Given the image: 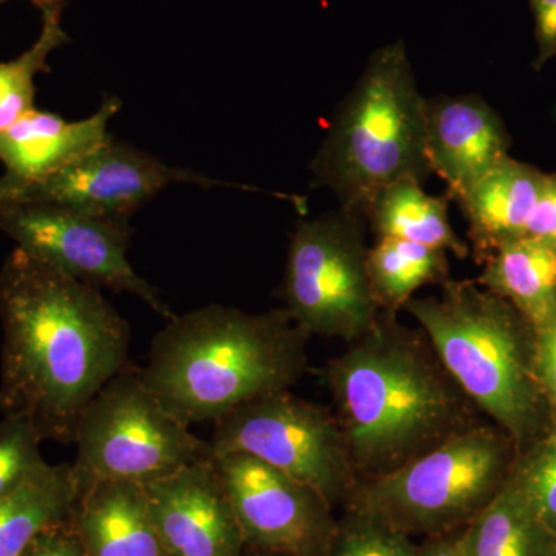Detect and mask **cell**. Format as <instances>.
Wrapping results in <instances>:
<instances>
[{
    "label": "cell",
    "mask_w": 556,
    "mask_h": 556,
    "mask_svg": "<svg viewBox=\"0 0 556 556\" xmlns=\"http://www.w3.org/2000/svg\"><path fill=\"white\" fill-rule=\"evenodd\" d=\"M546 172L510 155L457 195L479 265L497 249L525 239Z\"/></svg>",
    "instance_id": "cell-16"
},
{
    "label": "cell",
    "mask_w": 556,
    "mask_h": 556,
    "mask_svg": "<svg viewBox=\"0 0 556 556\" xmlns=\"http://www.w3.org/2000/svg\"><path fill=\"white\" fill-rule=\"evenodd\" d=\"M457 535L459 532L428 536L419 546V556H464Z\"/></svg>",
    "instance_id": "cell-31"
},
{
    "label": "cell",
    "mask_w": 556,
    "mask_h": 556,
    "mask_svg": "<svg viewBox=\"0 0 556 556\" xmlns=\"http://www.w3.org/2000/svg\"><path fill=\"white\" fill-rule=\"evenodd\" d=\"M511 473L538 517L556 535V428L517 456Z\"/></svg>",
    "instance_id": "cell-26"
},
{
    "label": "cell",
    "mask_w": 556,
    "mask_h": 556,
    "mask_svg": "<svg viewBox=\"0 0 556 556\" xmlns=\"http://www.w3.org/2000/svg\"><path fill=\"white\" fill-rule=\"evenodd\" d=\"M73 444L79 490L100 481L146 485L211 457L208 442L161 405L134 365L84 408Z\"/></svg>",
    "instance_id": "cell-7"
},
{
    "label": "cell",
    "mask_w": 556,
    "mask_h": 556,
    "mask_svg": "<svg viewBox=\"0 0 556 556\" xmlns=\"http://www.w3.org/2000/svg\"><path fill=\"white\" fill-rule=\"evenodd\" d=\"M21 556H86L72 518L40 532Z\"/></svg>",
    "instance_id": "cell-28"
},
{
    "label": "cell",
    "mask_w": 556,
    "mask_h": 556,
    "mask_svg": "<svg viewBox=\"0 0 556 556\" xmlns=\"http://www.w3.org/2000/svg\"><path fill=\"white\" fill-rule=\"evenodd\" d=\"M535 20L536 70L556 56V0H530Z\"/></svg>",
    "instance_id": "cell-30"
},
{
    "label": "cell",
    "mask_w": 556,
    "mask_h": 556,
    "mask_svg": "<svg viewBox=\"0 0 556 556\" xmlns=\"http://www.w3.org/2000/svg\"><path fill=\"white\" fill-rule=\"evenodd\" d=\"M324 556H419V546L386 519L350 506Z\"/></svg>",
    "instance_id": "cell-24"
},
{
    "label": "cell",
    "mask_w": 556,
    "mask_h": 556,
    "mask_svg": "<svg viewBox=\"0 0 556 556\" xmlns=\"http://www.w3.org/2000/svg\"><path fill=\"white\" fill-rule=\"evenodd\" d=\"M517 456L501 428L473 424L390 473L362 479L348 503L409 536L459 532L500 492Z\"/></svg>",
    "instance_id": "cell-6"
},
{
    "label": "cell",
    "mask_w": 556,
    "mask_h": 556,
    "mask_svg": "<svg viewBox=\"0 0 556 556\" xmlns=\"http://www.w3.org/2000/svg\"><path fill=\"white\" fill-rule=\"evenodd\" d=\"M0 232L51 268L97 288L129 292L166 320L175 317L127 258L134 232L129 219L49 203L0 204Z\"/></svg>",
    "instance_id": "cell-10"
},
{
    "label": "cell",
    "mask_w": 556,
    "mask_h": 556,
    "mask_svg": "<svg viewBox=\"0 0 556 556\" xmlns=\"http://www.w3.org/2000/svg\"><path fill=\"white\" fill-rule=\"evenodd\" d=\"M313 182L338 197L340 207L367 215L376 195L401 179L420 185L431 172L426 98L402 40L369 58L340 102L309 166ZM367 218V217H365Z\"/></svg>",
    "instance_id": "cell-5"
},
{
    "label": "cell",
    "mask_w": 556,
    "mask_h": 556,
    "mask_svg": "<svg viewBox=\"0 0 556 556\" xmlns=\"http://www.w3.org/2000/svg\"><path fill=\"white\" fill-rule=\"evenodd\" d=\"M327 368L358 481L378 478L473 426L468 401L422 331L380 313Z\"/></svg>",
    "instance_id": "cell-2"
},
{
    "label": "cell",
    "mask_w": 556,
    "mask_h": 556,
    "mask_svg": "<svg viewBox=\"0 0 556 556\" xmlns=\"http://www.w3.org/2000/svg\"><path fill=\"white\" fill-rule=\"evenodd\" d=\"M427 153L431 172L455 200L508 156L511 138L492 105L478 94L426 98Z\"/></svg>",
    "instance_id": "cell-14"
},
{
    "label": "cell",
    "mask_w": 556,
    "mask_h": 556,
    "mask_svg": "<svg viewBox=\"0 0 556 556\" xmlns=\"http://www.w3.org/2000/svg\"><path fill=\"white\" fill-rule=\"evenodd\" d=\"M174 182L200 188H244L170 166L115 138L64 169L38 181L0 185V204L49 203L101 217L130 219L142 204Z\"/></svg>",
    "instance_id": "cell-11"
},
{
    "label": "cell",
    "mask_w": 556,
    "mask_h": 556,
    "mask_svg": "<svg viewBox=\"0 0 556 556\" xmlns=\"http://www.w3.org/2000/svg\"><path fill=\"white\" fill-rule=\"evenodd\" d=\"M464 556H556V535L538 517L515 475L459 530Z\"/></svg>",
    "instance_id": "cell-19"
},
{
    "label": "cell",
    "mask_w": 556,
    "mask_h": 556,
    "mask_svg": "<svg viewBox=\"0 0 556 556\" xmlns=\"http://www.w3.org/2000/svg\"><path fill=\"white\" fill-rule=\"evenodd\" d=\"M478 283L519 311L532 327L556 316V247L519 239L481 263Z\"/></svg>",
    "instance_id": "cell-18"
},
{
    "label": "cell",
    "mask_w": 556,
    "mask_h": 556,
    "mask_svg": "<svg viewBox=\"0 0 556 556\" xmlns=\"http://www.w3.org/2000/svg\"><path fill=\"white\" fill-rule=\"evenodd\" d=\"M0 412L73 444L80 413L129 367L130 327L101 288L16 248L0 269Z\"/></svg>",
    "instance_id": "cell-1"
},
{
    "label": "cell",
    "mask_w": 556,
    "mask_h": 556,
    "mask_svg": "<svg viewBox=\"0 0 556 556\" xmlns=\"http://www.w3.org/2000/svg\"><path fill=\"white\" fill-rule=\"evenodd\" d=\"M533 329V369L541 393L546 399L552 428H556V316Z\"/></svg>",
    "instance_id": "cell-27"
},
{
    "label": "cell",
    "mask_w": 556,
    "mask_h": 556,
    "mask_svg": "<svg viewBox=\"0 0 556 556\" xmlns=\"http://www.w3.org/2000/svg\"><path fill=\"white\" fill-rule=\"evenodd\" d=\"M36 428L24 417L3 416L0 422V500L27 484L49 463L40 453Z\"/></svg>",
    "instance_id": "cell-25"
},
{
    "label": "cell",
    "mask_w": 556,
    "mask_h": 556,
    "mask_svg": "<svg viewBox=\"0 0 556 556\" xmlns=\"http://www.w3.org/2000/svg\"><path fill=\"white\" fill-rule=\"evenodd\" d=\"M365 215L339 207L303 219L289 241L285 309L309 336L353 343L375 327Z\"/></svg>",
    "instance_id": "cell-8"
},
{
    "label": "cell",
    "mask_w": 556,
    "mask_h": 556,
    "mask_svg": "<svg viewBox=\"0 0 556 556\" xmlns=\"http://www.w3.org/2000/svg\"><path fill=\"white\" fill-rule=\"evenodd\" d=\"M526 237L556 247V174L544 175L535 208L527 225Z\"/></svg>",
    "instance_id": "cell-29"
},
{
    "label": "cell",
    "mask_w": 556,
    "mask_h": 556,
    "mask_svg": "<svg viewBox=\"0 0 556 556\" xmlns=\"http://www.w3.org/2000/svg\"><path fill=\"white\" fill-rule=\"evenodd\" d=\"M72 522L86 556H166L144 485L91 482L79 490Z\"/></svg>",
    "instance_id": "cell-17"
},
{
    "label": "cell",
    "mask_w": 556,
    "mask_h": 556,
    "mask_svg": "<svg viewBox=\"0 0 556 556\" xmlns=\"http://www.w3.org/2000/svg\"><path fill=\"white\" fill-rule=\"evenodd\" d=\"M367 273L380 313L396 316L420 288L450 280L448 252L412 241L379 239L368 248Z\"/></svg>",
    "instance_id": "cell-22"
},
{
    "label": "cell",
    "mask_w": 556,
    "mask_h": 556,
    "mask_svg": "<svg viewBox=\"0 0 556 556\" xmlns=\"http://www.w3.org/2000/svg\"><path fill=\"white\" fill-rule=\"evenodd\" d=\"M5 2H10V0H0V5ZM30 2L35 3L39 10H42L43 7L53 5V3H60L62 0H30Z\"/></svg>",
    "instance_id": "cell-32"
},
{
    "label": "cell",
    "mask_w": 556,
    "mask_h": 556,
    "mask_svg": "<svg viewBox=\"0 0 556 556\" xmlns=\"http://www.w3.org/2000/svg\"><path fill=\"white\" fill-rule=\"evenodd\" d=\"M251 556H291V555L269 554V552L254 551V554H252Z\"/></svg>",
    "instance_id": "cell-33"
},
{
    "label": "cell",
    "mask_w": 556,
    "mask_h": 556,
    "mask_svg": "<svg viewBox=\"0 0 556 556\" xmlns=\"http://www.w3.org/2000/svg\"><path fill=\"white\" fill-rule=\"evenodd\" d=\"M38 40L16 60L0 62V131L35 110L36 76L49 73V58L68 42L62 27V2L43 7Z\"/></svg>",
    "instance_id": "cell-23"
},
{
    "label": "cell",
    "mask_w": 556,
    "mask_h": 556,
    "mask_svg": "<svg viewBox=\"0 0 556 556\" xmlns=\"http://www.w3.org/2000/svg\"><path fill=\"white\" fill-rule=\"evenodd\" d=\"M79 489L72 464L47 466L0 500V556H21L43 530L72 518Z\"/></svg>",
    "instance_id": "cell-21"
},
{
    "label": "cell",
    "mask_w": 556,
    "mask_h": 556,
    "mask_svg": "<svg viewBox=\"0 0 556 556\" xmlns=\"http://www.w3.org/2000/svg\"><path fill=\"white\" fill-rule=\"evenodd\" d=\"M166 556H247L212 457L144 485Z\"/></svg>",
    "instance_id": "cell-13"
},
{
    "label": "cell",
    "mask_w": 556,
    "mask_h": 556,
    "mask_svg": "<svg viewBox=\"0 0 556 556\" xmlns=\"http://www.w3.org/2000/svg\"><path fill=\"white\" fill-rule=\"evenodd\" d=\"M309 339L285 308L249 314L208 305L167 320L139 371L182 424H215L244 402L298 383Z\"/></svg>",
    "instance_id": "cell-3"
},
{
    "label": "cell",
    "mask_w": 556,
    "mask_h": 556,
    "mask_svg": "<svg viewBox=\"0 0 556 556\" xmlns=\"http://www.w3.org/2000/svg\"><path fill=\"white\" fill-rule=\"evenodd\" d=\"M448 203L447 195H430L419 181L405 178L380 190L365 217L376 240L412 241L467 258L470 248L452 228Z\"/></svg>",
    "instance_id": "cell-20"
},
{
    "label": "cell",
    "mask_w": 556,
    "mask_h": 556,
    "mask_svg": "<svg viewBox=\"0 0 556 556\" xmlns=\"http://www.w3.org/2000/svg\"><path fill=\"white\" fill-rule=\"evenodd\" d=\"M247 547L291 556H324L336 526L316 490L247 453L212 457Z\"/></svg>",
    "instance_id": "cell-12"
},
{
    "label": "cell",
    "mask_w": 556,
    "mask_h": 556,
    "mask_svg": "<svg viewBox=\"0 0 556 556\" xmlns=\"http://www.w3.org/2000/svg\"><path fill=\"white\" fill-rule=\"evenodd\" d=\"M441 287L438 298H413L404 309L468 401L521 455L552 430L533 369L535 329L478 281L447 280Z\"/></svg>",
    "instance_id": "cell-4"
},
{
    "label": "cell",
    "mask_w": 556,
    "mask_h": 556,
    "mask_svg": "<svg viewBox=\"0 0 556 556\" xmlns=\"http://www.w3.org/2000/svg\"><path fill=\"white\" fill-rule=\"evenodd\" d=\"M123 108L116 97H105L100 109L80 121H67L35 109L9 129L0 131L2 186L38 181L64 169L112 141L110 121Z\"/></svg>",
    "instance_id": "cell-15"
},
{
    "label": "cell",
    "mask_w": 556,
    "mask_h": 556,
    "mask_svg": "<svg viewBox=\"0 0 556 556\" xmlns=\"http://www.w3.org/2000/svg\"><path fill=\"white\" fill-rule=\"evenodd\" d=\"M211 457L247 453L316 490L329 506L350 500L358 477L338 417L289 390L244 402L215 422Z\"/></svg>",
    "instance_id": "cell-9"
}]
</instances>
